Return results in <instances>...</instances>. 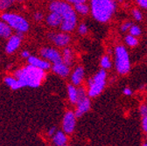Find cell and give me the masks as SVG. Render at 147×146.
Returning a JSON list of instances; mask_svg holds the SVG:
<instances>
[{
  "mask_svg": "<svg viewBox=\"0 0 147 146\" xmlns=\"http://www.w3.org/2000/svg\"><path fill=\"white\" fill-rule=\"evenodd\" d=\"M48 9L50 11L57 12L62 17V23L60 26L61 31L70 33L77 28L78 15L70 4L63 0H55L50 2Z\"/></svg>",
  "mask_w": 147,
  "mask_h": 146,
  "instance_id": "obj_1",
  "label": "cell"
},
{
  "mask_svg": "<svg viewBox=\"0 0 147 146\" xmlns=\"http://www.w3.org/2000/svg\"><path fill=\"white\" fill-rule=\"evenodd\" d=\"M88 4L92 17L101 24L109 23L117 10V0H89Z\"/></svg>",
  "mask_w": 147,
  "mask_h": 146,
  "instance_id": "obj_2",
  "label": "cell"
},
{
  "mask_svg": "<svg viewBox=\"0 0 147 146\" xmlns=\"http://www.w3.org/2000/svg\"><path fill=\"white\" fill-rule=\"evenodd\" d=\"M45 70L37 68L30 64L15 72V77L20 81L23 87H38L46 79Z\"/></svg>",
  "mask_w": 147,
  "mask_h": 146,
  "instance_id": "obj_3",
  "label": "cell"
},
{
  "mask_svg": "<svg viewBox=\"0 0 147 146\" xmlns=\"http://www.w3.org/2000/svg\"><path fill=\"white\" fill-rule=\"evenodd\" d=\"M114 67L119 75H126L131 72V62L125 46L118 44L114 48Z\"/></svg>",
  "mask_w": 147,
  "mask_h": 146,
  "instance_id": "obj_4",
  "label": "cell"
},
{
  "mask_svg": "<svg viewBox=\"0 0 147 146\" xmlns=\"http://www.w3.org/2000/svg\"><path fill=\"white\" fill-rule=\"evenodd\" d=\"M107 71L101 68L93 76L88 79L87 91L90 98H96L102 93L107 84Z\"/></svg>",
  "mask_w": 147,
  "mask_h": 146,
  "instance_id": "obj_5",
  "label": "cell"
},
{
  "mask_svg": "<svg viewBox=\"0 0 147 146\" xmlns=\"http://www.w3.org/2000/svg\"><path fill=\"white\" fill-rule=\"evenodd\" d=\"M2 20L7 23L12 29L17 32H26L29 30L30 25L29 22L25 19L24 17L11 12H5L1 16Z\"/></svg>",
  "mask_w": 147,
  "mask_h": 146,
  "instance_id": "obj_6",
  "label": "cell"
},
{
  "mask_svg": "<svg viewBox=\"0 0 147 146\" xmlns=\"http://www.w3.org/2000/svg\"><path fill=\"white\" fill-rule=\"evenodd\" d=\"M91 108V100L88 96L87 87L80 86L78 87V102L76 103V108L75 114L77 118L82 117Z\"/></svg>",
  "mask_w": 147,
  "mask_h": 146,
  "instance_id": "obj_7",
  "label": "cell"
},
{
  "mask_svg": "<svg viewBox=\"0 0 147 146\" xmlns=\"http://www.w3.org/2000/svg\"><path fill=\"white\" fill-rule=\"evenodd\" d=\"M47 37L53 44L60 48H64L69 46L72 42V37L70 33L65 32H52L47 34Z\"/></svg>",
  "mask_w": 147,
  "mask_h": 146,
  "instance_id": "obj_8",
  "label": "cell"
},
{
  "mask_svg": "<svg viewBox=\"0 0 147 146\" xmlns=\"http://www.w3.org/2000/svg\"><path fill=\"white\" fill-rule=\"evenodd\" d=\"M41 58L48 61L52 64H57L62 62V55L61 52L58 49L52 46H45L42 47L40 51Z\"/></svg>",
  "mask_w": 147,
  "mask_h": 146,
  "instance_id": "obj_9",
  "label": "cell"
},
{
  "mask_svg": "<svg viewBox=\"0 0 147 146\" xmlns=\"http://www.w3.org/2000/svg\"><path fill=\"white\" fill-rule=\"evenodd\" d=\"M76 116L75 114V111L67 110L62 119V131L67 135H71L74 133L76 127Z\"/></svg>",
  "mask_w": 147,
  "mask_h": 146,
  "instance_id": "obj_10",
  "label": "cell"
},
{
  "mask_svg": "<svg viewBox=\"0 0 147 146\" xmlns=\"http://www.w3.org/2000/svg\"><path fill=\"white\" fill-rule=\"evenodd\" d=\"M85 79V69L82 65H77L74 67L70 74V82L76 87L82 86Z\"/></svg>",
  "mask_w": 147,
  "mask_h": 146,
  "instance_id": "obj_11",
  "label": "cell"
},
{
  "mask_svg": "<svg viewBox=\"0 0 147 146\" xmlns=\"http://www.w3.org/2000/svg\"><path fill=\"white\" fill-rule=\"evenodd\" d=\"M23 39V32H17V34L11 35L8 39L7 44L5 46V52L7 53H12L20 46Z\"/></svg>",
  "mask_w": 147,
  "mask_h": 146,
  "instance_id": "obj_12",
  "label": "cell"
},
{
  "mask_svg": "<svg viewBox=\"0 0 147 146\" xmlns=\"http://www.w3.org/2000/svg\"><path fill=\"white\" fill-rule=\"evenodd\" d=\"M27 61H28V64H30L37 68L45 70V71H47V70L51 69V67H52V65L48 61H47L43 58H39L37 56L31 55L27 59Z\"/></svg>",
  "mask_w": 147,
  "mask_h": 146,
  "instance_id": "obj_13",
  "label": "cell"
},
{
  "mask_svg": "<svg viewBox=\"0 0 147 146\" xmlns=\"http://www.w3.org/2000/svg\"><path fill=\"white\" fill-rule=\"evenodd\" d=\"M51 70L53 71V74L59 75L60 77L66 78L71 74V68L69 66L65 64L63 61L57 63V64H53Z\"/></svg>",
  "mask_w": 147,
  "mask_h": 146,
  "instance_id": "obj_14",
  "label": "cell"
},
{
  "mask_svg": "<svg viewBox=\"0 0 147 146\" xmlns=\"http://www.w3.org/2000/svg\"><path fill=\"white\" fill-rule=\"evenodd\" d=\"M45 20L48 26L53 27V28H56V27L61 26V25L62 23V17L57 12L50 11L49 14H47L46 16Z\"/></svg>",
  "mask_w": 147,
  "mask_h": 146,
  "instance_id": "obj_15",
  "label": "cell"
},
{
  "mask_svg": "<svg viewBox=\"0 0 147 146\" xmlns=\"http://www.w3.org/2000/svg\"><path fill=\"white\" fill-rule=\"evenodd\" d=\"M61 55H62V61L65 64H67L69 67H71L74 64V61H75V53H74V51L70 46L62 48Z\"/></svg>",
  "mask_w": 147,
  "mask_h": 146,
  "instance_id": "obj_16",
  "label": "cell"
},
{
  "mask_svg": "<svg viewBox=\"0 0 147 146\" xmlns=\"http://www.w3.org/2000/svg\"><path fill=\"white\" fill-rule=\"evenodd\" d=\"M67 92L69 102L73 105H76L78 102V87L70 83L67 86Z\"/></svg>",
  "mask_w": 147,
  "mask_h": 146,
  "instance_id": "obj_17",
  "label": "cell"
},
{
  "mask_svg": "<svg viewBox=\"0 0 147 146\" xmlns=\"http://www.w3.org/2000/svg\"><path fill=\"white\" fill-rule=\"evenodd\" d=\"M53 143L56 146H64L67 143V135L63 131H57L53 137Z\"/></svg>",
  "mask_w": 147,
  "mask_h": 146,
  "instance_id": "obj_18",
  "label": "cell"
},
{
  "mask_svg": "<svg viewBox=\"0 0 147 146\" xmlns=\"http://www.w3.org/2000/svg\"><path fill=\"white\" fill-rule=\"evenodd\" d=\"M12 28L5 21H0V38L9 39L12 35Z\"/></svg>",
  "mask_w": 147,
  "mask_h": 146,
  "instance_id": "obj_19",
  "label": "cell"
},
{
  "mask_svg": "<svg viewBox=\"0 0 147 146\" xmlns=\"http://www.w3.org/2000/svg\"><path fill=\"white\" fill-rule=\"evenodd\" d=\"M74 9H75L77 15H80L82 17L88 16L90 13V6L89 4L88 3H82V4L76 5H74Z\"/></svg>",
  "mask_w": 147,
  "mask_h": 146,
  "instance_id": "obj_20",
  "label": "cell"
},
{
  "mask_svg": "<svg viewBox=\"0 0 147 146\" xmlns=\"http://www.w3.org/2000/svg\"><path fill=\"white\" fill-rule=\"evenodd\" d=\"M114 63L112 61V59L110 57L109 54H103V55L101 57L100 59V67L102 69L104 70H109L111 69V67H113Z\"/></svg>",
  "mask_w": 147,
  "mask_h": 146,
  "instance_id": "obj_21",
  "label": "cell"
},
{
  "mask_svg": "<svg viewBox=\"0 0 147 146\" xmlns=\"http://www.w3.org/2000/svg\"><path fill=\"white\" fill-rule=\"evenodd\" d=\"M5 84L7 86H9L13 90H17V89L24 87L22 83L18 81L17 78H14V77H11V76L5 77Z\"/></svg>",
  "mask_w": 147,
  "mask_h": 146,
  "instance_id": "obj_22",
  "label": "cell"
},
{
  "mask_svg": "<svg viewBox=\"0 0 147 146\" xmlns=\"http://www.w3.org/2000/svg\"><path fill=\"white\" fill-rule=\"evenodd\" d=\"M123 41H124V44L130 48H134V47L138 46L139 44L138 38L135 37L133 35H131V34H127L123 39Z\"/></svg>",
  "mask_w": 147,
  "mask_h": 146,
  "instance_id": "obj_23",
  "label": "cell"
},
{
  "mask_svg": "<svg viewBox=\"0 0 147 146\" xmlns=\"http://www.w3.org/2000/svg\"><path fill=\"white\" fill-rule=\"evenodd\" d=\"M131 15L136 21L141 22L144 20V15H143V12L140 8H133L131 10Z\"/></svg>",
  "mask_w": 147,
  "mask_h": 146,
  "instance_id": "obj_24",
  "label": "cell"
},
{
  "mask_svg": "<svg viewBox=\"0 0 147 146\" xmlns=\"http://www.w3.org/2000/svg\"><path fill=\"white\" fill-rule=\"evenodd\" d=\"M23 0H0V10L4 11L8 9L15 2H21Z\"/></svg>",
  "mask_w": 147,
  "mask_h": 146,
  "instance_id": "obj_25",
  "label": "cell"
},
{
  "mask_svg": "<svg viewBox=\"0 0 147 146\" xmlns=\"http://www.w3.org/2000/svg\"><path fill=\"white\" fill-rule=\"evenodd\" d=\"M129 34L131 35H133L135 36V37H140V36L142 35V29L138 25H132V26L131 27L130 31H129Z\"/></svg>",
  "mask_w": 147,
  "mask_h": 146,
  "instance_id": "obj_26",
  "label": "cell"
},
{
  "mask_svg": "<svg viewBox=\"0 0 147 146\" xmlns=\"http://www.w3.org/2000/svg\"><path fill=\"white\" fill-rule=\"evenodd\" d=\"M77 32L81 36H86L88 33V26L85 23H80L77 26Z\"/></svg>",
  "mask_w": 147,
  "mask_h": 146,
  "instance_id": "obj_27",
  "label": "cell"
},
{
  "mask_svg": "<svg viewBox=\"0 0 147 146\" xmlns=\"http://www.w3.org/2000/svg\"><path fill=\"white\" fill-rule=\"evenodd\" d=\"M132 25H133V23L131 21H130V20H125V21H123L121 24V26H120V31L122 32H123V33H125L127 32H129V31H130V29L132 26Z\"/></svg>",
  "mask_w": 147,
  "mask_h": 146,
  "instance_id": "obj_28",
  "label": "cell"
},
{
  "mask_svg": "<svg viewBox=\"0 0 147 146\" xmlns=\"http://www.w3.org/2000/svg\"><path fill=\"white\" fill-rule=\"evenodd\" d=\"M139 113L142 117L147 116V103H143L139 106Z\"/></svg>",
  "mask_w": 147,
  "mask_h": 146,
  "instance_id": "obj_29",
  "label": "cell"
},
{
  "mask_svg": "<svg viewBox=\"0 0 147 146\" xmlns=\"http://www.w3.org/2000/svg\"><path fill=\"white\" fill-rule=\"evenodd\" d=\"M33 19L37 22H40L44 20V13L42 11H36L33 14Z\"/></svg>",
  "mask_w": 147,
  "mask_h": 146,
  "instance_id": "obj_30",
  "label": "cell"
},
{
  "mask_svg": "<svg viewBox=\"0 0 147 146\" xmlns=\"http://www.w3.org/2000/svg\"><path fill=\"white\" fill-rule=\"evenodd\" d=\"M137 5L142 10H147V0H136Z\"/></svg>",
  "mask_w": 147,
  "mask_h": 146,
  "instance_id": "obj_31",
  "label": "cell"
},
{
  "mask_svg": "<svg viewBox=\"0 0 147 146\" xmlns=\"http://www.w3.org/2000/svg\"><path fill=\"white\" fill-rule=\"evenodd\" d=\"M63 1L70 4L71 5H78V4H82V3H87L88 0H63Z\"/></svg>",
  "mask_w": 147,
  "mask_h": 146,
  "instance_id": "obj_32",
  "label": "cell"
},
{
  "mask_svg": "<svg viewBox=\"0 0 147 146\" xmlns=\"http://www.w3.org/2000/svg\"><path fill=\"white\" fill-rule=\"evenodd\" d=\"M142 129L145 133H147V116L142 117Z\"/></svg>",
  "mask_w": 147,
  "mask_h": 146,
  "instance_id": "obj_33",
  "label": "cell"
},
{
  "mask_svg": "<svg viewBox=\"0 0 147 146\" xmlns=\"http://www.w3.org/2000/svg\"><path fill=\"white\" fill-rule=\"evenodd\" d=\"M123 94L125 96H131L132 95V90H131L130 87H124V88L123 89Z\"/></svg>",
  "mask_w": 147,
  "mask_h": 146,
  "instance_id": "obj_34",
  "label": "cell"
},
{
  "mask_svg": "<svg viewBox=\"0 0 147 146\" xmlns=\"http://www.w3.org/2000/svg\"><path fill=\"white\" fill-rule=\"evenodd\" d=\"M56 131H57L56 128H55V127H52V128H50V129L47 131V135L50 136V137H53L55 133H56Z\"/></svg>",
  "mask_w": 147,
  "mask_h": 146,
  "instance_id": "obj_35",
  "label": "cell"
},
{
  "mask_svg": "<svg viewBox=\"0 0 147 146\" xmlns=\"http://www.w3.org/2000/svg\"><path fill=\"white\" fill-rule=\"evenodd\" d=\"M21 55H22V57H23V58H25V59H28V58L31 56V54H30V52H29L28 51H23V52H22V53H21Z\"/></svg>",
  "mask_w": 147,
  "mask_h": 146,
  "instance_id": "obj_36",
  "label": "cell"
},
{
  "mask_svg": "<svg viewBox=\"0 0 147 146\" xmlns=\"http://www.w3.org/2000/svg\"><path fill=\"white\" fill-rule=\"evenodd\" d=\"M142 146H147V143H144V144H143Z\"/></svg>",
  "mask_w": 147,
  "mask_h": 146,
  "instance_id": "obj_37",
  "label": "cell"
},
{
  "mask_svg": "<svg viewBox=\"0 0 147 146\" xmlns=\"http://www.w3.org/2000/svg\"><path fill=\"white\" fill-rule=\"evenodd\" d=\"M48 1H50V2H53V1H55V0H48Z\"/></svg>",
  "mask_w": 147,
  "mask_h": 146,
  "instance_id": "obj_38",
  "label": "cell"
},
{
  "mask_svg": "<svg viewBox=\"0 0 147 146\" xmlns=\"http://www.w3.org/2000/svg\"><path fill=\"white\" fill-rule=\"evenodd\" d=\"M146 140H147V133H146Z\"/></svg>",
  "mask_w": 147,
  "mask_h": 146,
  "instance_id": "obj_39",
  "label": "cell"
},
{
  "mask_svg": "<svg viewBox=\"0 0 147 146\" xmlns=\"http://www.w3.org/2000/svg\"><path fill=\"white\" fill-rule=\"evenodd\" d=\"M53 146H56V145H53Z\"/></svg>",
  "mask_w": 147,
  "mask_h": 146,
  "instance_id": "obj_40",
  "label": "cell"
},
{
  "mask_svg": "<svg viewBox=\"0 0 147 146\" xmlns=\"http://www.w3.org/2000/svg\"><path fill=\"white\" fill-rule=\"evenodd\" d=\"M64 146H67V145H64Z\"/></svg>",
  "mask_w": 147,
  "mask_h": 146,
  "instance_id": "obj_41",
  "label": "cell"
},
{
  "mask_svg": "<svg viewBox=\"0 0 147 146\" xmlns=\"http://www.w3.org/2000/svg\"><path fill=\"white\" fill-rule=\"evenodd\" d=\"M134 1H136V0H134Z\"/></svg>",
  "mask_w": 147,
  "mask_h": 146,
  "instance_id": "obj_42",
  "label": "cell"
}]
</instances>
